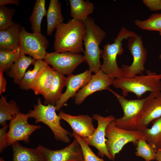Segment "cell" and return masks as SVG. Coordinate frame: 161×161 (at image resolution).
<instances>
[{
    "instance_id": "obj_39",
    "label": "cell",
    "mask_w": 161,
    "mask_h": 161,
    "mask_svg": "<svg viewBox=\"0 0 161 161\" xmlns=\"http://www.w3.org/2000/svg\"><path fill=\"white\" fill-rule=\"evenodd\" d=\"M0 161H5L2 157H0Z\"/></svg>"
},
{
    "instance_id": "obj_17",
    "label": "cell",
    "mask_w": 161,
    "mask_h": 161,
    "mask_svg": "<svg viewBox=\"0 0 161 161\" xmlns=\"http://www.w3.org/2000/svg\"><path fill=\"white\" fill-rule=\"evenodd\" d=\"M58 116L61 120L69 124L73 131L82 138L91 136L95 130L92 123V117L88 115L73 116L61 111Z\"/></svg>"
},
{
    "instance_id": "obj_2",
    "label": "cell",
    "mask_w": 161,
    "mask_h": 161,
    "mask_svg": "<svg viewBox=\"0 0 161 161\" xmlns=\"http://www.w3.org/2000/svg\"><path fill=\"white\" fill-rule=\"evenodd\" d=\"M83 22L86 28L83 39L84 62L88 64L89 70L96 73L101 69L100 58L103 50L100 49V45L105 38L106 33L89 16Z\"/></svg>"
},
{
    "instance_id": "obj_38",
    "label": "cell",
    "mask_w": 161,
    "mask_h": 161,
    "mask_svg": "<svg viewBox=\"0 0 161 161\" xmlns=\"http://www.w3.org/2000/svg\"><path fill=\"white\" fill-rule=\"evenodd\" d=\"M155 160L157 161H161V148L156 150Z\"/></svg>"
},
{
    "instance_id": "obj_14",
    "label": "cell",
    "mask_w": 161,
    "mask_h": 161,
    "mask_svg": "<svg viewBox=\"0 0 161 161\" xmlns=\"http://www.w3.org/2000/svg\"><path fill=\"white\" fill-rule=\"evenodd\" d=\"M37 147L43 154L45 161H83L81 146L75 138L69 145L60 150H51L41 145Z\"/></svg>"
},
{
    "instance_id": "obj_5",
    "label": "cell",
    "mask_w": 161,
    "mask_h": 161,
    "mask_svg": "<svg viewBox=\"0 0 161 161\" xmlns=\"http://www.w3.org/2000/svg\"><path fill=\"white\" fill-rule=\"evenodd\" d=\"M136 34L123 27L114 39V42L112 44L108 43L104 46L101 56L103 61L100 70L112 80L123 77L121 68L118 66L117 61V56L123 52V41Z\"/></svg>"
},
{
    "instance_id": "obj_20",
    "label": "cell",
    "mask_w": 161,
    "mask_h": 161,
    "mask_svg": "<svg viewBox=\"0 0 161 161\" xmlns=\"http://www.w3.org/2000/svg\"><path fill=\"white\" fill-rule=\"evenodd\" d=\"M13 151L12 161H45L40 149L27 148L21 145L18 142L12 144Z\"/></svg>"
},
{
    "instance_id": "obj_41",
    "label": "cell",
    "mask_w": 161,
    "mask_h": 161,
    "mask_svg": "<svg viewBox=\"0 0 161 161\" xmlns=\"http://www.w3.org/2000/svg\"><path fill=\"white\" fill-rule=\"evenodd\" d=\"M159 34L161 36V31H160V32H159Z\"/></svg>"
},
{
    "instance_id": "obj_18",
    "label": "cell",
    "mask_w": 161,
    "mask_h": 161,
    "mask_svg": "<svg viewBox=\"0 0 161 161\" xmlns=\"http://www.w3.org/2000/svg\"><path fill=\"white\" fill-rule=\"evenodd\" d=\"M55 71L46 63L38 72L32 82L30 89L36 95H41L44 97L50 89L55 77Z\"/></svg>"
},
{
    "instance_id": "obj_9",
    "label": "cell",
    "mask_w": 161,
    "mask_h": 161,
    "mask_svg": "<svg viewBox=\"0 0 161 161\" xmlns=\"http://www.w3.org/2000/svg\"><path fill=\"white\" fill-rule=\"evenodd\" d=\"M49 41L41 33L27 32L21 26L19 51L22 55H28L35 60H43Z\"/></svg>"
},
{
    "instance_id": "obj_10",
    "label": "cell",
    "mask_w": 161,
    "mask_h": 161,
    "mask_svg": "<svg viewBox=\"0 0 161 161\" xmlns=\"http://www.w3.org/2000/svg\"><path fill=\"white\" fill-rule=\"evenodd\" d=\"M28 118L27 114L20 112L10 121L8 125L9 129L6 134L7 146L19 141L29 143L30 135L41 128L40 125L29 124L28 121Z\"/></svg>"
},
{
    "instance_id": "obj_7",
    "label": "cell",
    "mask_w": 161,
    "mask_h": 161,
    "mask_svg": "<svg viewBox=\"0 0 161 161\" xmlns=\"http://www.w3.org/2000/svg\"><path fill=\"white\" fill-rule=\"evenodd\" d=\"M161 116V92L146 105L140 112L127 122L115 125L120 128L142 131L149 123Z\"/></svg>"
},
{
    "instance_id": "obj_8",
    "label": "cell",
    "mask_w": 161,
    "mask_h": 161,
    "mask_svg": "<svg viewBox=\"0 0 161 161\" xmlns=\"http://www.w3.org/2000/svg\"><path fill=\"white\" fill-rule=\"evenodd\" d=\"M127 47L132 56L133 62L130 65L123 64L121 68L122 77L129 78L142 74L144 71L147 52L141 36L137 34L128 39Z\"/></svg>"
},
{
    "instance_id": "obj_32",
    "label": "cell",
    "mask_w": 161,
    "mask_h": 161,
    "mask_svg": "<svg viewBox=\"0 0 161 161\" xmlns=\"http://www.w3.org/2000/svg\"><path fill=\"white\" fill-rule=\"evenodd\" d=\"M15 11L14 9L5 6H0V30L6 29L15 24L12 19Z\"/></svg>"
},
{
    "instance_id": "obj_30",
    "label": "cell",
    "mask_w": 161,
    "mask_h": 161,
    "mask_svg": "<svg viewBox=\"0 0 161 161\" xmlns=\"http://www.w3.org/2000/svg\"><path fill=\"white\" fill-rule=\"evenodd\" d=\"M46 63L43 60H36L33 65H34L33 69L26 72L23 79L18 84L19 88L24 90H30L31 84L38 72Z\"/></svg>"
},
{
    "instance_id": "obj_6",
    "label": "cell",
    "mask_w": 161,
    "mask_h": 161,
    "mask_svg": "<svg viewBox=\"0 0 161 161\" xmlns=\"http://www.w3.org/2000/svg\"><path fill=\"white\" fill-rule=\"evenodd\" d=\"M114 121V120H113ZM113 121L107 125L106 130V144L112 160L119 153L123 147L129 143L136 145L138 140L142 138L141 131L123 129L116 126Z\"/></svg>"
},
{
    "instance_id": "obj_11",
    "label": "cell",
    "mask_w": 161,
    "mask_h": 161,
    "mask_svg": "<svg viewBox=\"0 0 161 161\" xmlns=\"http://www.w3.org/2000/svg\"><path fill=\"white\" fill-rule=\"evenodd\" d=\"M43 60L52 66L55 71L67 76L72 74L76 68L84 62L83 56L69 52H47Z\"/></svg>"
},
{
    "instance_id": "obj_21",
    "label": "cell",
    "mask_w": 161,
    "mask_h": 161,
    "mask_svg": "<svg viewBox=\"0 0 161 161\" xmlns=\"http://www.w3.org/2000/svg\"><path fill=\"white\" fill-rule=\"evenodd\" d=\"M61 4L58 0H51L46 15L47 34L50 36L53 31L61 24L64 18L61 11Z\"/></svg>"
},
{
    "instance_id": "obj_36",
    "label": "cell",
    "mask_w": 161,
    "mask_h": 161,
    "mask_svg": "<svg viewBox=\"0 0 161 161\" xmlns=\"http://www.w3.org/2000/svg\"><path fill=\"white\" fill-rule=\"evenodd\" d=\"M3 71L0 69V94L1 95L5 91L7 81L3 75Z\"/></svg>"
},
{
    "instance_id": "obj_23",
    "label": "cell",
    "mask_w": 161,
    "mask_h": 161,
    "mask_svg": "<svg viewBox=\"0 0 161 161\" xmlns=\"http://www.w3.org/2000/svg\"><path fill=\"white\" fill-rule=\"evenodd\" d=\"M66 77L61 73L55 71V77L52 83L44 97V104L55 106L62 93L63 88L66 86Z\"/></svg>"
},
{
    "instance_id": "obj_16",
    "label": "cell",
    "mask_w": 161,
    "mask_h": 161,
    "mask_svg": "<svg viewBox=\"0 0 161 161\" xmlns=\"http://www.w3.org/2000/svg\"><path fill=\"white\" fill-rule=\"evenodd\" d=\"M92 72L89 69H87L79 74H72L67 76L66 84V90L62 93L55 106L56 111H59L70 98L74 97L80 89L88 83L92 78Z\"/></svg>"
},
{
    "instance_id": "obj_28",
    "label": "cell",
    "mask_w": 161,
    "mask_h": 161,
    "mask_svg": "<svg viewBox=\"0 0 161 161\" xmlns=\"http://www.w3.org/2000/svg\"><path fill=\"white\" fill-rule=\"evenodd\" d=\"M135 148V155L143 158L145 161L155 160L156 150L143 138L137 141Z\"/></svg>"
},
{
    "instance_id": "obj_31",
    "label": "cell",
    "mask_w": 161,
    "mask_h": 161,
    "mask_svg": "<svg viewBox=\"0 0 161 161\" xmlns=\"http://www.w3.org/2000/svg\"><path fill=\"white\" fill-rule=\"evenodd\" d=\"M21 55L19 51L0 49V69L3 72L8 70Z\"/></svg>"
},
{
    "instance_id": "obj_40",
    "label": "cell",
    "mask_w": 161,
    "mask_h": 161,
    "mask_svg": "<svg viewBox=\"0 0 161 161\" xmlns=\"http://www.w3.org/2000/svg\"><path fill=\"white\" fill-rule=\"evenodd\" d=\"M159 58L161 60V54H160L159 56Z\"/></svg>"
},
{
    "instance_id": "obj_25",
    "label": "cell",
    "mask_w": 161,
    "mask_h": 161,
    "mask_svg": "<svg viewBox=\"0 0 161 161\" xmlns=\"http://www.w3.org/2000/svg\"><path fill=\"white\" fill-rule=\"evenodd\" d=\"M150 128L142 131V138L156 150L161 148V116L152 122Z\"/></svg>"
},
{
    "instance_id": "obj_15",
    "label": "cell",
    "mask_w": 161,
    "mask_h": 161,
    "mask_svg": "<svg viewBox=\"0 0 161 161\" xmlns=\"http://www.w3.org/2000/svg\"><path fill=\"white\" fill-rule=\"evenodd\" d=\"M113 80L100 69L92 75L88 83L75 94V104L76 105L81 104L87 97L97 91L108 90L112 85Z\"/></svg>"
},
{
    "instance_id": "obj_26",
    "label": "cell",
    "mask_w": 161,
    "mask_h": 161,
    "mask_svg": "<svg viewBox=\"0 0 161 161\" xmlns=\"http://www.w3.org/2000/svg\"><path fill=\"white\" fill-rule=\"evenodd\" d=\"M20 109L16 102L12 100L7 102L6 97L1 95L0 99V124L2 127L11 120L19 112Z\"/></svg>"
},
{
    "instance_id": "obj_35",
    "label": "cell",
    "mask_w": 161,
    "mask_h": 161,
    "mask_svg": "<svg viewBox=\"0 0 161 161\" xmlns=\"http://www.w3.org/2000/svg\"><path fill=\"white\" fill-rule=\"evenodd\" d=\"M8 126L7 124L0 129V152L7 146L6 140V130Z\"/></svg>"
},
{
    "instance_id": "obj_24",
    "label": "cell",
    "mask_w": 161,
    "mask_h": 161,
    "mask_svg": "<svg viewBox=\"0 0 161 161\" xmlns=\"http://www.w3.org/2000/svg\"><path fill=\"white\" fill-rule=\"evenodd\" d=\"M35 61L30 56L22 55L7 71V75L13 78L14 82L18 85L23 79L29 66L31 64L33 65Z\"/></svg>"
},
{
    "instance_id": "obj_12",
    "label": "cell",
    "mask_w": 161,
    "mask_h": 161,
    "mask_svg": "<svg viewBox=\"0 0 161 161\" xmlns=\"http://www.w3.org/2000/svg\"><path fill=\"white\" fill-rule=\"evenodd\" d=\"M108 90L112 92L117 98L123 112V116L122 117L115 118L113 121L115 124L124 123L133 118L140 112L150 100L161 92H151L146 97L142 99L128 100L110 88Z\"/></svg>"
},
{
    "instance_id": "obj_13",
    "label": "cell",
    "mask_w": 161,
    "mask_h": 161,
    "mask_svg": "<svg viewBox=\"0 0 161 161\" xmlns=\"http://www.w3.org/2000/svg\"><path fill=\"white\" fill-rule=\"evenodd\" d=\"M92 118L97 121V127L92 135L83 138L89 145L93 146L97 149L99 156L103 158L105 156L110 160H112L106 146V130L109 123L115 118L111 115L104 117L97 114H94Z\"/></svg>"
},
{
    "instance_id": "obj_42",
    "label": "cell",
    "mask_w": 161,
    "mask_h": 161,
    "mask_svg": "<svg viewBox=\"0 0 161 161\" xmlns=\"http://www.w3.org/2000/svg\"><path fill=\"white\" fill-rule=\"evenodd\" d=\"M157 161V160H156V161Z\"/></svg>"
},
{
    "instance_id": "obj_37",
    "label": "cell",
    "mask_w": 161,
    "mask_h": 161,
    "mask_svg": "<svg viewBox=\"0 0 161 161\" xmlns=\"http://www.w3.org/2000/svg\"><path fill=\"white\" fill-rule=\"evenodd\" d=\"M13 4L18 5L19 4L18 0H0V6H5L7 4Z\"/></svg>"
},
{
    "instance_id": "obj_34",
    "label": "cell",
    "mask_w": 161,
    "mask_h": 161,
    "mask_svg": "<svg viewBox=\"0 0 161 161\" xmlns=\"http://www.w3.org/2000/svg\"><path fill=\"white\" fill-rule=\"evenodd\" d=\"M143 2L151 11L161 10V0H143Z\"/></svg>"
},
{
    "instance_id": "obj_22",
    "label": "cell",
    "mask_w": 161,
    "mask_h": 161,
    "mask_svg": "<svg viewBox=\"0 0 161 161\" xmlns=\"http://www.w3.org/2000/svg\"><path fill=\"white\" fill-rule=\"evenodd\" d=\"M70 15L73 19L84 21L89 15L93 13L95 7L89 0H69Z\"/></svg>"
},
{
    "instance_id": "obj_29",
    "label": "cell",
    "mask_w": 161,
    "mask_h": 161,
    "mask_svg": "<svg viewBox=\"0 0 161 161\" xmlns=\"http://www.w3.org/2000/svg\"><path fill=\"white\" fill-rule=\"evenodd\" d=\"M135 25L140 28L149 31H161V13L151 15L147 19H136Z\"/></svg>"
},
{
    "instance_id": "obj_27",
    "label": "cell",
    "mask_w": 161,
    "mask_h": 161,
    "mask_svg": "<svg viewBox=\"0 0 161 161\" xmlns=\"http://www.w3.org/2000/svg\"><path fill=\"white\" fill-rule=\"evenodd\" d=\"M45 0H36L30 18L31 29L33 32L41 33V25L44 17L46 16Z\"/></svg>"
},
{
    "instance_id": "obj_3",
    "label": "cell",
    "mask_w": 161,
    "mask_h": 161,
    "mask_svg": "<svg viewBox=\"0 0 161 161\" xmlns=\"http://www.w3.org/2000/svg\"><path fill=\"white\" fill-rule=\"evenodd\" d=\"M146 75L141 74L131 78L120 77L115 78L113 80L112 85L121 89L123 96L125 97L131 92L140 99L148 92H160L161 74L150 70H146Z\"/></svg>"
},
{
    "instance_id": "obj_33",
    "label": "cell",
    "mask_w": 161,
    "mask_h": 161,
    "mask_svg": "<svg viewBox=\"0 0 161 161\" xmlns=\"http://www.w3.org/2000/svg\"><path fill=\"white\" fill-rule=\"evenodd\" d=\"M72 135L80 143L83 152V161H105L98 157L92 151L83 138L73 131Z\"/></svg>"
},
{
    "instance_id": "obj_4",
    "label": "cell",
    "mask_w": 161,
    "mask_h": 161,
    "mask_svg": "<svg viewBox=\"0 0 161 161\" xmlns=\"http://www.w3.org/2000/svg\"><path fill=\"white\" fill-rule=\"evenodd\" d=\"M55 106L42 104L41 99H37V103L33 106V110L27 114L28 117L34 118L35 123L42 122L48 126L52 131L56 140L68 143L70 141L69 136L72 134L61 125L60 118L56 112Z\"/></svg>"
},
{
    "instance_id": "obj_1",
    "label": "cell",
    "mask_w": 161,
    "mask_h": 161,
    "mask_svg": "<svg viewBox=\"0 0 161 161\" xmlns=\"http://www.w3.org/2000/svg\"><path fill=\"white\" fill-rule=\"evenodd\" d=\"M86 28L83 21L72 19L56 28L54 43L55 52L79 54L84 52L83 39Z\"/></svg>"
},
{
    "instance_id": "obj_19",
    "label": "cell",
    "mask_w": 161,
    "mask_h": 161,
    "mask_svg": "<svg viewBox=\"0 0 161 161\" xmlns=\"http://www.w3.org/2000/svg\"><path fill=\"white\" fill-rule=\"evenodd\" d=\"M21 26L18 23L0 30V49L19 51L20 33Z\"/></svg>"
}]
</instances>
